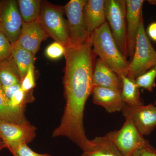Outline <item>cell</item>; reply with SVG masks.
<instances>
[{"label": "cell", "mask_w": 156, "mask_h": 156, "mask_svg": "<svg viewBox=\"0 0 156 156\" xmlns=\"http://www.w3.org/2000/svg\"><path fill=\"white\" fill-rule=\"evenodd\" d=\"M122 112L125 119H130L143 136L149 135L156 127V107L154 105L130 106L126 104Z\"/></svg>", "instance_id": "30bf717a"}, {"label": "cell", "mask_w": 156, "mask_h": 156, "mask_svg": "<svg viewBox=\"0 0 156 156\" xmlns=\"http://www.w3.org/2000/svg\"><path fill=\"white\" fill-rule=\"evenodd\" d=\"M21 89L24 92L28 93L35 87L34 67L32 64L29 67L26 74L20 83Z\"/></svg>", "instance_id": "cb8c5ba5"}, {"label": "cell", "mask_w": 156, "mask_h": 156, "mask_svg": "<svg viewBox=\"0 0 156 156\" xmlns=\"http://www.w3.org/2000/svg\"><path fill=\"white\" fill-rule=\"evenodd\" d=\"M5 148H6L5 144L2 140H0V152Z\"/></svg>", "instance_id": "f546056e"}, {"label": "cell", "mask_w": 156, "mask_h": 156, "mask_svg": "<svg viewBox=\"0 0 156 156\" xmlns=\"http://www.w3.org/2000/svg\"><path fill=\"white\" fill-rule=\"evenodd\" d=\"M94 103L103 107L109 113L122 110L126 104L121 91L103 87H94L92 93Z\"/></svg>", "instance_id": "4fadbf2b"}, {"label": "cell", "mask_w": 156, "mask_h": 156, "mask_svg": "<svg viewBox=\"0 0 156 156\" xmlns=\"http://www.w3.org/2000/svg\"><path fill=\"white\" fill-rule=\"evenodd\" d=\"M121 79L122 85L121 94L125 103L130 106L143 105L140 98V88L135 83V80L125 76H121Z\"/></svg>", "instance_id": "2e32d148"}, {"label": "cell", "mask_w": 156, "mask_h": 156, "mask_svg": "<svg viewBox=\"0 0 156 156\" xmlns=\"http://www.w3.org/2000/svg\"><path fill=\"white\" fill-rule=\"evenodd\" d=\"M90 40L96 56L120 78L127 76L129 62L118 48L107 22L90 35Z\"/></svg>", "instance_id": "7a4b0ae2"}, {"label": "cell", "mask_w": 156, "mask_h": 156, "mask_svg": "<svg viewBox=\"0 0 156 156\" xmlns=\"http://www.w3.org/2000/svg\"><path fill=\"white\" fill-rule=\"evenodd\" d=\"M12 45L2 32L0 33V62L12 56Z\"/></svg>", "instance_id": "d4e9b609"}, {"label": "cell", "mask_w": 156, "mask_h": 156, "mask_svg": "<svg viewBox=\"0 0 156 156\" xmlns=\"http://www.w3.org/2000/svg\"><path fill=\"white\" fill-rule=\"evenodd\" d=\"M36 130V127L28 122L16 124L0 120V138L11 152L20 144L32 142Z\"/></svg>", "instance_id": "9c48e42d"}, {"label": "cell", "mask_w": 156, "mask_h": 156, "mask_svg": "<svg viewBox=\"0 0 156 156\" xmlns=\"http://www.w3.org/2000/svg\"><path fill=\"white\" fill-rule=\"evenodd\" d=\"M147 2L149 4L151 5H156V0H149Z\"/></svg>", "instance_id": "4dcf8cb0"}, {"label": "cell", "mask_w": 156, "mask_h": 156, "mask_svg": "<svg viewBox=\"0 0 156 156\" xmlns=\"http://www.w3.org/2000/svg\"><path fill=\"white\" fill-rule=\"evenodd\" d=\"M156 66V51L146 34L141 20L136 37L134 55L128 64L127 77L135 80L138 76Z\"/></svg>", "instance_id": "3957f363"}, {"label": "cell", "mask_w": 156, "mask_h": 156, "mask_svg": "<svg viewBox=\"0 0 156 156\" xmlns=\"http://www.w3.org/2000/svg\"><path fill=\"white\" fill-rule=\"evenodd\" d=\"M86 2V0H71L63 7L67 17L69 33L67 45L83 44L90 39L84 17V8Z\"/></svg>", "instance_id": "52a82bcc"}, {"label": "cell", "mask_w": 156, "mask_h": 156, "mask_svg": "<svg viewBox=\"0 0 156 156\" xmlns=\"http://www.w3.org/2000/svg\"><path fill=\"white\" fill-rule=\"evenodd\" d=\"M0 120L16 124H23L28 122L26 119L25 115L20 114L11 108L9 98L6 96L1 83Z\"/></svg>", "instance_id": "ffe728a7"}, {"label": "cell", "mask_w": 156, "mask_h": 156, "mask_svg": "<svg viewBox=\"0 0 156 156\" xmlns=\"http://www.w3.org/2000/svg\"><path fill=\"white\" fill-rule=\"evenodd\" d=\"M23 23L17 2L14 0L0 1V30L12 46L19 39Z\"/></svg>", "instance_id": "ba28073f"}, {"label": "cell", "mask_w": 156, "mask_h": 156, "mask_svg": "<svg viewBox=\"0 0 156 156\" xmlns=\"http://www.w3.org/2000/svg\"><path fill=\"white\" fill-rule=\"evenodd\" d=\"M0 140H1V138H0Z\"/></svg>", "instance_id": "836d02e7"}, {"label": "cell", "mask_w": 156, "mask_h": 156, "mask_svg": "<svg viewBox=\"0 0 156 156\" xmlns=\"http://www.w3.org/2000/svg\"><path fill=\"white\" fill-rule=\"evenodd\" d=\"M148 35L154 41L156 42V22L151 23L147 29Z\"/></svg>", "instance_id": "f1b7e54d"}, {"label": "cell", "mask_w": 156, "mask_h": 156, "mask_svg": "<svg viewBox=\"0 0 156 156\" xmlns=\"http://www.w3.org/2000/svg\"><path fill=\"white\" fill-rule=\"evenodd\" d=\"M123 156H133L148 143L129 118L119 130L111 131L105 135Z\"/></svg>", "instance_id": "5b68a950"}, {"label": "cell", "mask_w": 156, "mask_h": 156, "mask_svg": "<svg viewBox=\"0 0 156 156\" xmlns=\"http://www.w3.org/2000/svg\"><path fill=\"white\" fill-rule=\"evenodd\" d=\"M154 105L156 107V100L155 101L154 104Z\"/></svg>", "instance_id": "1f68e13d"}, {"label": "cell", "mask_w": 156, "mask_h": 156, "mask_svg": "<svg viewBox=\"0 0 156 156\" xmlns=\"http://www.w3.org/2000/svg\"><path fill=\"white\" fill-rule=\"evenodd\" d=\"M65 47L58 42L55 41L48 46L45 50V54L48 58L57 59L64 56Z\"/></svg>", "instance_id": "603a6c76"}, {"label": "cell", "mask_w": 156, "mask_h": 156, "mask_svg": "<svg viewBox=\"0 0 156 156\" xmlns=\"http://www.w3.org/2000/svg\"><path fill=\"white\" fill-rule=\"evenodd\" d=\"M92 140L94 146L90 150L83 152L81 156H123L105 135Z\"/></svg>", "instance_id": "e0dca14e"}, {"label": "cell", "mask_w": 156, "mask_h": 156, "mask_svg": "<svg viewBox=\"0 0 156 156\" xmlns=\"http://www.w3.org/2000/svg\"><path fill=\"white\" fill-rule=\"evenodd\" d=\"M105 16L112 34L123 55L128 57L126 0H105Z\"/></svg>", "instance_id": "8992f818"}, {"label": "cell", "mask_w": 156, "mask_h": 156, "mask_svg": "<svg viewBox=\"0 0 156 156\" xmlns=\"http://www.w3.org/2000/svg\"><path fill=\"white\" fill-rule=\"evenodd\" d=\"M105 0H88L84 8L85 24L89 34L106 22Z\"/></svg>", "instance_id": "9a60e30c"}, {"label": "cell", "mask_w": 156, "mask_h": 156, "mask_svg": "<svg viewBox=\"0 0 156 156\" xmlns=\"http://www.w3.org/2000/svg\"><path fill=\"white\" fill-rule=\"evenodd\" d=\"M48 37L38 19L34 22L23 23L21 34L16 44L35 55L40 49L42 42Z\"/></svg>", "instance_id": "7c38bea8"}, {"label": "cell", "mask_w": 156, "mask_h": 156, "mask_svg": "<svg viewBox=\"0 0 156 156\" xmlns=\"http://www.w3.org/2000/svg\"><path fill=\"white\" fill-rule=\"evenodd\" d=\"M156 66H155L137 76L135 81L139 88H144L152 92L156 86Z\"/></svg>", "instance_id": "7402d4cb"}, {"label": "cell", "mask_w": 156, "mask_h": 156, "mask_svg": "<svg viewBox=\"0 0 156 156\" xmlns=\"http://www.w3.org/2000/svg\"><path fill=\"white\" fill-rule=\"evenodd\" d=\"M126 2L127 54L131 61L135 50L140 24L143 18L142 8L144 1L126 0Z\"/></svg>", "instance_id": "8fae6325"}, {"label": "cell", "mask_w": 156, "mask_h": 156, "mask_svg": "<svg viewBox=\"0 0 156 156\" xmlns=\"http://www.w3.org/2000/svg\"><path fill=\"white\" fill-rule=\"evenodd\" d=\"M64 56L66 105L61 122L67 128L78 129L83 126L85 105L94 88L92 76L96 55L89 39L83 44L66 46Z\"/></svg>", "instance_id": "6da1fadb"}, {"label": "cell", "mask_w": 156, "mask_h": 156, "mask_svg": "<svg viewBox=\"0 0 156 156\" xmlns=\"http://www.w3.org/2000/svg\"><path fill=\"white\" fill-rule=\"evenodd\" d=\"M34 56L17 44L12 46V57L18 69L20 83L26 74L29 66L34 64Z\"/></svg>", "instance_id": "ac0fdd59"}, {"label": "cell", "mask_w": 156, "mask_h": 156, "mask_svg": "<svg viewBox=\"0 0 156 156\" xmlns=\"http://www.w3.org/2000/svg\"><path fill=\"white\" fill-rule=\"evenodd\" d=\"M133 156H156V149L148 143Z\"/></svg>", "instance_id": "4316f807"}, {"label": "cell", "mask_w": 156, "mask_h": 156, "mask_svg": "<svg viewBox=\"0 0 156 156\" xmlns=\"http://www.w3.org/2000/svg\"><path fill=\"white\" fill-rule=\"evenodd\" d=\"M64 12V8L42 1L38 20L48 36L66 47L69 41V33L67 20L63 16Z\"/></svg>", "instance_id": "277c9868"}, {"label": "cell", "mask_w": 156, "mask_h": 156, "mask_svg": "<svg viewBox=\"0 0 156 156\" xmlns=\"http://www.w3.org/2000/svg\"><path fill=\"white\" fill-rule=\"evenodd\" d=\"M6 96L10 99L16 91L21 88L20 83L14 84L9 87H2Z\"/></svg>", "instance_id": "83f0119b"}, {"label": "cell", "mask_w": 156, "mask_h": 156, "mask_svg": "<svg viewBox=\"0 0 156 156\" xmlns=\"http://www.w3.org/2000/svg\"><path fill=\"white\" fill-rule=\"evenodd\" d=\"M27 144L22 143L16 147L11 152L14 156H52L47 154H39L29 147Z\"/></svg>", "instance_id": "484cf974"}, {"label": "cell", "mask_w": 156, "mask_h": 156, "mask_svg": "<svg viewBox=\"0 0 156 156\" xmlns=\"http://www.w3.org/2000/svg\"><path fill=\"white\" fill-rule=\"evenodd\" d=\"M0 83L2 87L20 83L19 71L12 56L0 62Z\"/></svg>", "instance_id": "d6986e66"}, {"label": "cell", "mask_w": 156, "mask_h": 156, "mask_svg": "<svg viewBox=\"0 0 156 156\" xmlns=\"http://www.w3.org/2000/svg\"><path fill=\"white\" fill-rule=\"evenodd\" d=\"M18 8L23 23H30L38 19L41 10L40 0H19Z\"/></svg>", "instance_id": "44dd1931"}, {"label": "cell", "mask_w": 156, "mask_h": 156, "mask_svg": "<svg viewBox=\"0 0 156 156\" xmlns=\"http://www.w3.org/2000/svg\"><path fill=\"white\" fill-rule=\"evenodd\" d=\"M1 33V30H0V33Z\"/></svg>", "instance_id": "d6a6232c"}, {"label": "cell", "mask_w": 156, "mask_h": 156, "mask_svg": "<svg viewBox=\"0 0 156 156\" xmlns=\"http://www.w3.org/2000/svg\"><path fill=\"white\" fill-rule=\"evenodd\" d=\"M92 80L94 87H103L122 92L121 78L99 58L95 61Z\"/></svg>", "instance_id": "5bb4252c"}]
</instances>
